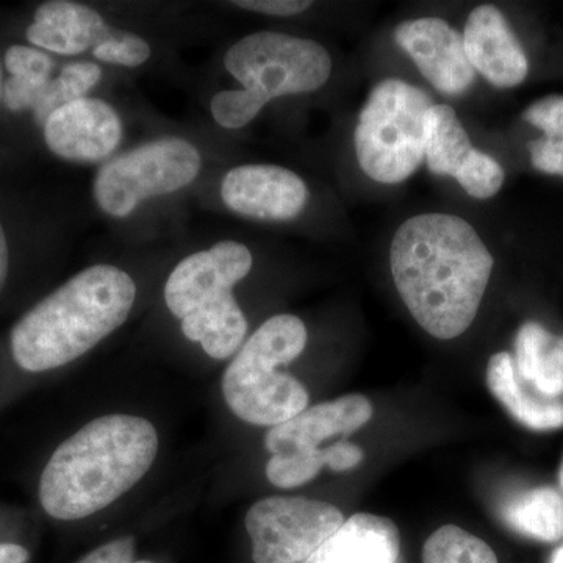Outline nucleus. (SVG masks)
I'll use <instances>...</instances> for the list:
<instances>
[{
	"label": "nucleus",
	"instance_id": "nucleus-27",
	"mask_svg": "<svg viewBox=\"0 0 563 563\" xmlns=\"http://www.w3.org/2000/svg\"><path fill=\"white\" fill-rule=\"evenodd\" d=\"M523 118L547 139L563 141V96H548L526 109Z\"/></svg>",
	"mask_w": 563,
	"mask_h": 563
},
{
	"label": "nucleus",
	"instance_id": "nucleus-6",
	"mask_svg": "<svg viewBox=\"0 0 563 563\" xmlns=\"http://www.w3.org/2000/svg\"><path fill=\"white\" fill-rule=\"evenodd\" d=\"M307 329L298 317L277 314L252 333L222 376V395L240 420L279 426L309 406V391L279 372L306 350Z\"/></svg>",
	"mask_w": 563,
	"mask_h": 563
},
{
	"label": "nucleus",
	"instance_id": "nucleus-29",
	"mask_svg": "<svg viewBox=\"0 0 563 563\" xmlns=\"http://www.w3.org/2000/svg\"><path fill=\"white\" fill-rule=\"evenodd\" d=\"M232 3L240 9L280 18L296 16L312 5L310 2H301V0H240V2Z\"/></svg>",
	"mask_w": 563,
	"mask_h": 563
},
{
	"label": "nucleus",
	"instance_id": "nucleus-1",
	"mask_svg": "<svg viewBox=\"0 0 563 563\" xmlns=\"http://www.w3.org/2000/svg\"><path fill=\"white\" fill-rule=\"evenodd\" d=\"M493 255L455 214L410 218L390 247L391 276L413 320L439 340L468 331L490 280Z\"/></svg>",
	"mask_w": 563,
	"mask_h": 563
},
{
	"label": "nucleus",
	"instance_id": "nucleus-24",
	"mask_svg": "<svg viewBox=\"0 0 563 563\" xmlns=\"http://www.w3.org/2000/svg\"><path fill=\"white\" fill-rule=\"evenodd\" d=\"M325 466V451L276 454L266 465V477L279 488H295L310 483Z\"/></svg>",
	"mask_w": 563,
	"mask_h": 563
},
{
	"label": "nucleus",
	"instance_id": "nucleus-32",
	"mask_svg": "<svg viewBox=\"0 0 563 563\" xmlns=\"http://www.w3.org/2000/svg\"><path fill=\"white\" fill-rule=\"evenodd\" d=\"M29 553L20 544L0 543V563H27Z\"/></svg>",
	"mask_w": 563,
	"mask_h": 563
},
{
	"label": "nucleus",
	"instance_id": "nucleus-26",
	"mask_svg": "<svg viewBox=\"0 0 563 563\" xmlns=\"http://www.w3.org/2000/svg\"><path fill=\"white\" fill-rule=\"evenodd\" d=\"M91 52L92 57L98 60L125 66V68H136L151 57V46L147 41L135 33L118 31V29H113L110 35Z\"/></svg>",
	"mask_w": 563,
	"mask_h": 563
},
{
	"label": "nucleus",
	"instance_id": "nucleus-13",
	"mask_svg": "<svg viewBox=\"0 0 563 563\" xmlns=\"http://www.w3.org/2000/svg\"><path fill=\"white\" fill-rule=\"evenodd\" d=\"M462 38L470 65L493 87H518L528 77L523 47L496 7H476L466 20Z\"/></svg>",
	"mask_w": 563,
	"mask_h": 563
},
{
	"label": "nucleus",
	"instance_id": "nucleus-15",
	"mask_svg": "<svg viewBox=\"0 0 563 563\" xmlns=\"http://www.w3.org/2000/svg\"><path fill=\"white\" fill-rule=\"evenodd\" d=\"M111 31L113 27L91 7L52 0L36 10L27 40L33 46L54 54L79 55L99 46Z\"/></svg>",
	"mask_w": 563,
	"mask_h": 563
},
{
	"label": "nucleus",
	"instance_id": "nucleus-23",
	"mask_svg": "<svg viewBox=\"0 0 563 563\" xmlns=\"http://www.w3.org/2000/svg\"><path fill=\"white\" fill-rule=\"evenodd\" d=\"M101 77L102 69L91 62H76L65 66L60 76L47 84L46 90L33 109L36 122L44 125L55 110L66 103L84 99L85 95L99 84Z\"/></svg>",
	"mask_w": 563,
	"mask_h": 563
},
{
	"label": "nucleus",
	"instance_id": "nucleus-25",
	"mask_svg": "<svg viewBox=\"0 0 563 563\" xmlns=\"http://www.w3.org/2000/svg\"><path fill=\"white\" fill-rule=\"evenodd\" d=\"M504 169L495 158L474 150L472 157L457 174L455 180L472 198H493L504 185Z\"/></svg>",
	"mask_w": 563,
	"mask_h": 563
},
{
	"label": "nucleus",
	"instance_id": "nucleus-37",
	"mask_svg": "<svg viewBox=\"0 0 563 563\" xmlns=\"http://www.w3.org/2000/svg\"><path fill=\"white\" fill-rule=\"evenodd\" d=\"M132 563H152V562L141 561V562H132Z\"/></svg>",
	"mask_w": 563,
	"mask_h": 563
},
{
	"label": "nucleus",
	"instance_id": "nucleus-35",
	"mask_svg": "<svg viewBox=\"0 0 563 563\" xmlns=\"http://www.w3.org/2000/svg\"><path fill=\"white\" fill-rule=\"evenodd\" d=\"M559 481H561V485H562V488H563V463H562V466H561V473H559Z\"/></svg>",
	"mask_w": 563,
	"mask_h": 563
},
{
	"label": "nucleus",
	"instance_id": "nucleus-3",
	"mask_svg": "<svg viewBox=\"0 0 563 563\" xmlns=\"http://www.w3.org/2000/svg\"><path fill=\"white\" fill-rule=\"evenodd\" d=\"M135 298V282L124 269L111 265L84 269L14 325V362L31 373L68 365L121 328Z\"/></svg>",
	"mask_w": 563,
	"mask_h": 563
},
{
	"label": "nucleus",
	"instance_id": "nucleus-22",
	"mask_svg": "<svg viewBox=\"0 0 563 563\" xmlns=\"http://www.w3.org/2000/svg\"><path fill=\"white\" fill-rule=\"evenodd\" d=\"M422 563H498V558L479 537L448 525L424 543Z\"/></svg>",
	"mask_w": 563,
	"mask_h": 563
},
{
	"label": "nucleus",
	"instance_id": "nucleus-16",
	"mask_svg": "<svg viewBox=\"0 0 563 563\" xmlns=\"http://www.w3.org/2000/svg\"><path fill=\"white\" fill-rule=\"evenodd\" d=\"M401 539L388 518L355 514L303 563H399Z\"/></svg>",
	"mask_w": 563,
	"mask_h": 563
},
{
	"label": "nucleus",
	"instance_id": "nucleus-21",
	"mask_svg": "<svg viewBox=\"0 0 563 563\" xmlns=\"http://www.w3.org/2000/svg\"><path fill=\"white\" fill-rule=\"evenodd\" d=\"M54 60L49 55L29 46H11L5 54L11 74L3 87V102L11 111L35 109L51 81Z\"/></svg>",
	"mask_w": 563,
	"mask_h": 563
},
{
	"label": "nucleus",
	"instance_id": "nucleus-28",
	"mask_svg": "<svg viewBox=\"0 0 563 563\" xmlns=\"http://www.w3.org/2000/svg\"><path fill=\"white\" fill-rule=\"evenodd\" d=\"M531 162L537 172L563 177V141L543 139L529 143Z\"/></svg>",
	"mask_w": 563,
	"mask_h": 563
},
{
	"label": "nucleus",
	"instance_id": "nucleus-19",
	"mask_svg": "<svg viewBox=\"0 0 563 563\" xmlns=\"http://www.w3.org/2000/svg\"><path fill=\"white\" fill-rule=\"evenodd\" d=\"M424 158L437 176L457 177L472 157L474 147L454 109L433 106L426 117Z\"/></svg>",
	"mask_w": 563,
	"mask_h": 563
},
{
	"label": "nucleus",
	"instance_id": "nucleus-20",
	"mask_svg": "<svg viewBox=\"0 0 563 563\" xmlns=\"http://www.w3.org/2000/svg\"><path fill=\"white\" fill-rule=\"evenodd\" d=\"M503 518L521 536L540 542H558L563 537L562 495L550 487L521 493L506 504Z\"/></svg>",
	"mask_w": 563,
	"mask_h": 563
},
{
	"label": "nucleus",
	"instance_id": "nucleus-12",
	"mask_svg": "<svg viewBox=\"0 0 563 563\" xmlns=\"http://www.w3.org/2000/svg\"><path fill=\"white\" fill-rule=\"evenodd\" d=\"M47 147L63 161L96 163L120 146L122 124L117 110L101 99L66 103L44 122Z\"/></svg>",
	"mask_w": 563,
	"mask_h": 563
},
{
	"label": "nucleus",
	"instance_id": "nucleus-9",
	"mask_svg": "<svg viewBox=\"0 0 563 563\" xmlns=\"http://www.w3.org/2000/svg\"><path fill=\"white\" fill-rule=\"evenodd\" d=\"M343 521L332 504L272 496L255 503L244 523L255 563H303Z\"/></svg>",
	"mask_w": 563,
	"mask_h": 563
},
{
	"label": "nucleus",
	"instance_id": "nucleus-11",
	"mask_svg": "<svg viewBox=\"0 0 563 563\" xmlns=\"http://www.w3.org/2000/svg\"><path fill=\"white\" fill-rule=\"evenodd\" d=\"M395 40L418 66L424 79L444 96H459L474 84L461 33L440 18L404 21Z\"/></svg>",
	"mask_w": 563,
	"mask_h": 563
},
{
	"label": "nucleus",
	"instance_id": "nucleus-2",
	"mask_svg": "<svg viewBox=\"0 0 563 563\" xmlns=\"http://www.w3.org/2000/svg\"><path fill=\"white\" fill-rule=\"evenodd\" d=\"M158 453L154 424L107 415L57 448L40 481V501L57 520H80L106 509L140 483Z\"/></svg>",
	"mask_w": 563,
	"mask_h": 563
},
{
	"label": "nucleus",
	"instance_id": "nucleus-33",
	"mask_svg": "<svg viewBox=\"0 0 563 563\" xmlns=\"http://www.w3.org/2000/svg\"><path fill=\"white\" fill-rule=\"evenodd\" d=\"M9 263V243H7L5 232H3L2 224H0V291L5 287Z\"/></svg>",
	"mask_w": 563,
	"mask_h": 563
},
{
	"label": "nucleus",
	"instance_id": "nucleus-30",
	"mask_svg": "<svg viewBox=\"0 0 563 563\" xmlns=\"http://www.w3.org/2000/svg\"><path fill=\"white\" fill-rule=\"evenodd\" d=\"M135 553V540L120 539L96 548L79 563H132Z\"/></svg>",
	"mask_w": 563,
	"mask_h": 563
},
{
	"label": "nucleus",
	"instance_id": "nucleus-17",
	"mask_svg": "<svg viewBox=\"0 0 563 563\" xmlns=\"http://www.w3.org/2000/svg\"><path fill=\"white\" fill-rule=\"evenodd\" d=\"M487 384L496 399L506 407L515 420L532 431H554L563 428V402L537 398L526 391L512 355L498 352L487 366Z\"/></svg>",
	"mask_w": 563,
	"mask_h": 563
},
{
	"label": "nucleus",
	"instance_id": "nucleus-31",
	"mask_svg": "<svg viewBox=\"0 0 563 563\" xmlns=\"http://www.w3.org/2000/svg\"><path fill=\"white\" fill-rule=\"evenodd\" d=\"M324 451L325 466L332 472H350L363 461V451L354 443L339 442Z\"/></svg>",
	"mask_w": 563,
	"mask_h": 563
},
{
	"label": "nucleus",
	"instance_id": "nucleus-14",
	"mask_svg": "<svg viewBox=\"0 0 563 563\" xmlns=\"http://www.w3.org/2000/svg\"><path fill=\"white\" fill-rule=\"evenodd\" d=\"M373 406L365 396L347 395L335 401L307 407L291 420L266 433L265 446L273 455L312 453L333 437L350 435L372 420Z\"/></svg>",
	"mask_w": 563,
	"mask_h": 563
},
{
	"label": "nucleus",
	"instance_id": "nucleus-5",
	"mask_svg": "<svg viewBox=\"0 0 563 563\" xmlns=\"http://www.w3.org/2000/svg\"><path fill=\"white\" fill-rule=\"evenodd\" d=\"M251 268L252 254L244 244L221 242L184 258L166 282L169 312L180 318L184 335L201 343L211 358L231 357L246 336V317L233 287Z\"/></svg>",
	"mask_w": 563,
	"mask_h": 563
},
{
	"label": "nucleus",
	"instance_id": "nucleus-4",
	"mask_svg": "<svg viewBox=\"0 0 563 563\" xmlns=\"http://www.w3.org/2000/svg\"><path fill=\"white\" fill-rule=\"evenodd\" d=\"M224 66L243 88L218 92L211 114L222 128L236 131L273 99L320 90L331 77L332 58L317 41L257 32L233 44Z\"/></svg>",
	"mask_w": 563,
	"mask_h": 563
},
{
	"label": "nucleus",
	"instance_id": "nucleus-18",
	"mask_svg": "<svg viewBox=\"0 0 563 563\" xmlns=\"http://www.w3.org/2000/svg\"><path fill=\"white\" fill-rule=\"evenodd\" d=\"M515 368L543 398L563 395V335H553L539 322H525L515 339Z\"/></svg>",
	"mask_w": 563,
	"mask_h": 563
},
{
	"label": "nucleus",
	"instance_id": "nucleus-7",
	"mask_svg": "<svg viewBox=\"0 0 563 563\" xmlns=\"http://www.w3.org/2000/svg\"><path fill=\"white\" fill-rule=\"evenodd\" d=\"M432 106L428 92L404 80L388 79L374 87L354 133L358 165L369 179L401 184L418 172Z\"/></svg>",
	"mask_w": 563,
	"mask_h": 563
},
{
	"label": "nucleus",
	"instance_id": "nucleus-34",
	"mask_svg": "<svg viewBox=\"0 0 563 563\" xmlns=\"http://www.w3.org/2000/svg\"><path fill=\"white\" fill-rule=\"evenodd\" d=\"M551 563H563V547L554 551L553 558H551Z\"/></svg>",
	"mask_w": 563,
	"mask_h": 563
},
{
	"label": "nucleus",
	"instance_id": "nucleus-36",
	"mask_svg": "<svg viewBox=\"0 0 563 563\" xmlns=\"http://www.w3.org/2000/svg\"><path fill=\"white\" fill-rule=\"evenodd\" d=\"M0 96H2V74H0Z\"/></svg>",
	"mask_w": 563,
	"mask_h": 563
},
{
	"label": "nucleus",
	"instance_id": "nucleus-8",
	"mask_svg": "<svg viewBox=\"0 0 563 563\" xmlns=\"http://www.w3.org/2000/svg\"><path fill=\"white\" fill-rule=\"evenodd\" d=\"M201 166V154L187 140L151 141L103 166L92 187L95 201L110 217L125 218L146 199L190 185Z\"/></svg>",
	"mask_w": 563,
	"mask_h": 563
},
{
	"label": "nucleus",
	"instance_id": "nucleus-10",
	"mask_svg": "<svg viewBox=\"0 0 563 563\" xmlns=\"http://www.w3.org/2000/svg\"><path fill=\"white\" fill-rule=\"evenodd\" d=\"M221 198L235 213L254 220H295L309 201L306 181L274 165H244L225 174Z\"/></svg>",
	"mask_w": 563,
	"mask_h": 563
}]
</instances>
